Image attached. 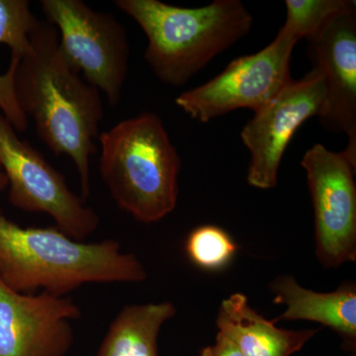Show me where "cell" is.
Listing matches in <instances>:
<instances>
[{
    "label": "cell",
    "mask_w": 356,
    "mask_h": 356,
    "mask_svg": "<svg viewBox=\"0 0 356 356\" xmlns=\"http://www.w3.org/2000/svg\"><path fill=\"white\" fill-rule=\"evenodd\" d=\"M14 88L40 140L76 165L81 197L86 200L91 192L90 159L104 117L102 93L65 63L57 29L47 21L39 20L30 34V49L16 67Z\"/></svg>",
    "instance_id": "6da1fadb"
},
{
    "label": "cell",
    "mask_w": 356,
    "mask_h": 356,
    "mask_svg": "<svg viewBox=\"0 0 356 356\" xmlns=\"http://www.w3.org/2000/svg\"><path fill=\"white\" fill-rule=\"evenodd\" d=\"M146 267L115 240L81 242L57 227H21L0 209V280L25 294L69 296L88 284L140 283Z\"/></svg>",
    "instance_id": "7a4b0ae2"
},
{
    "label": "cell",
    "mask_w": 356,
    "mask_h": 356,
    "mask_svg": "<svg viewBox=\"0 0 356 356\" xmlns=\"http://www.w3.org/2000/svg\"><path fill=\"white\" fill-rule=\"evenodd\" d=\"M147 39L145 60L161 83L179 88L242 40L254 17L240 0L185 8L159 0H115Z\"/></svg>",
    "instance_id": "3957f363"
},
{
    "label": "cell",
    "mask_w": 356,
    "mask_h": 356,
    "mask_svg": "<svg viewBox=\"0 0 356 356\" xmlns=\"http://www.w3.org/2000/svg\"><path fill=\"white\" fill-rule=\"evenodd\" d=\"M98 140L100 175L122 211L153 224L175 209L181 159L158 114L119 122Z\"/></svg>",
    "instance_id": "277c9868"
},
{
    "label": "cell",
    "mask_w": 356,
    "mask_h": 356,
    "mask_svg": "<svg viewBox=\"0 0 356 356\" xmlns=\"http://www.w3.org/2000/svg\"><path fill=\"white\" fill-rule=\"evenodd\" d=\"M40 6L47 22L60 33L58 49L65 63L116 106L129 72L125 27L113 14L95 10L81 0H42Z\"/></svg>",
    "instance_id": "5b68a950"
},
{
    "label": "cell",
    "mask_w": 356,
    "mask_h": 356,
    "mask_svg": "<svg viewBox=\"0 0 356 356\" xmlns=\"http://www.w3.org/2000/svg\"><path fill=\"white\" fill-rule=\"evenodd\" d=\"M0 166L8 182V200L17 209L44 213L65 235L81 242L98 229L99 216L86 199L70 191L58 172L27 140H21L0 113Z\"/></svg>",
    "instance_id": "8992f818"
},
{
    "label": "cell",
    "mask_w": 356,
    "mask_h": 356,
    "mask_svg": "<svg viewBox=\"0 0 356 356\" xmlns=\"http://www.w3.org/2000/svg\"><path fill=\"white\" fill-rule=\"evenodd\" d=\"M298 42L281 27L266 48L232 60L207 83L178 95L175 104L202 123L238 109L257 111L292 81V53Z\"/></svg>",
    "instance_id": "52a82bcc"
},
{
    "label": "cell",
    "mask_w": 356,
    "mask_h": 356,
    "mask_svg": "<svg viewBox=\"0 0 356 356\" xmlns=\"http://www.w3.org/2000/svg\"><path fill=\"white\" fill-rule=\"evenodd\" d=\"M306 172L315 218L316 255L325 268L356 259V166L322 144L307 149Z\"/></svg>",
    "instance_id": "ba28073f"
},
{
    "label": "cell",
    "mask_w": 356,
    "mask_h": 356,
    "mask_svg": "<svg viewBox=\"0 0 356 356\" xmlns=\"http://www.w3.org/2000/svg\"><path fill=\"white\" fill-rule=\"evenodd\" d=\"M325 98L324 76L312 67L254 112L241 132L250 153L247 177L250 186L262 191L276 186L281 161L293 136L307 120L320 115Z\"/></svg>",
    "instance_id": "9c48e42d"
},
{
    "label": "cell",
    "mask_w": 356,
    "mask_h": 356,
    "mask_svg": "<svg viewBox=\"0 0 356 356\" xmlns=\"http://www.w3.org/2000/svg\"><path fill=\"white\" fill-rule=\"evenodd\" d=\"M81 316L70 296L25 294L0 280V356H65Z\"/></svg>",
    "instance_id": "30bf717a"
},
{
    "label": "cell",
    "mask_w": 356,
    "mask_h": 356,
    "mask_svg": "<svg viewBox=\"0 0 356 356\" xmlns=\"http://www.w3.org/2000/svg\"><path fill=\"white\" fill-rule=\"evenodd\" d=\"M307 55L325 79L321 125L348 138L343 153L356 166V6L307 40Z\"/></svg>",
    "instance_id": "8fae6325"
},
{
    "label": "cell",
    "mask_w": 356,
    "mask_h": 356,
    "mask_svg": "<svg viewBox=\"0 0 356 356\" xmlns=\"http://www.w3.org/2000/svg\"><path fill=\"white\" fill-rule=\"evenodd\" d=\"M274 303L285 306L278 321H310L329 327L343 339L344 348L355 350L356 284L343 281L329 293L313 291L302 287L294 276L280 275L269 284Z\"/></svg>",
    "instance_id": "7c38bea8"
},
{
    "label": "cell",
    "mask_w": 356,
    "mask_h": 356,
    "mask_svg": "<svg viewBox=\"0 0 356 356\" xmlns=\"http://www.w3.org/2000/svg\"><path fill=\"white\" fill-rule=\"evenodd\" d=\"M216 325L220 334L243 356H291L301 350L320 329L283 330L250 307L248 297L235 293L222 300Z\"/></svg>",
    "instance_id": "4fadbf2b"
},
{
    "label": "cell",
    "mask_w": 356,
    "mask_h": 356,
    "mask_svg": "<svg viewBox=\"0 0 356 356\" xmlns=\"http://www.w3.org/2000/svg\"><path fill=\"white\" fill-rule=\"evenodd\" d=\"M38 22L27 0H0V110L20 133L27 130L28 117L16 98L14 76Z\"/></svg>",
    "instance_id": "5bb4252c"
},
{
    "label": "cell",
    "mask_w": 356,
    "mask_h": 356,
    "mask_svg": "<svg viewBox=\"0 0 356 356\" xmlns=\"http://www.w3.org/2000/svg\"><path fill=\"white\" fill-rule=\"evenodd\" d=\"M177 315L172 302L123 307L110 323L97 356H159V332Z\"/></svg>",
    "instance_id": "9a60e30c"
},
{
    "label": "cell",
    "mask_w": 356,
    "mask_h": 356,
    "mask_svg": "<svg viewBox=\"0 0 356 356\" xmlns=\"http://www.w3.org/2000/svg\"><path fill=\"white\" fill-rule=\"evenodd\" d=\"M235 241L225 229L214 225L194 229L187 236L185 252L189 261L208 271H218L229 266L236 254Z\"/></svg>",
    "instance_id": "2e32d148"
},
{
    "label": "cell",
    "mask_w": 356,
    "mask_h": 356,
    "mask_svg": "<svg viewBox=\"0 0 356 356\" xmlns=\"http://www.w3.org/2000/svg\"><path fill=\"white\" fill-rule=\"evenodd\" d=\"M355 4L351 0H286V19L282 28L299 41L308 40Z\"/></svg>",
    "instance_id": "e0dca14e"
},
{
    "label": "cell",
    "mask_w": 356,
    "mask_h": 356,
    "mask_svg": "<svg viewBox=\"0 0 356 356\" xmlns=\"http://www.w3.org/2000/svg\"><path fill=\"white\" fill-rule=\"evenodd\" d=\"M200 356H243L226 337L218 332L216 341L201 350Z\"/></svg>",
    "instance_id": "ac0fdd59"
},
{
    "label": "cell",
    "mask_w": 356,
    "mask_h": 356,
    "mask_svg": "<svg viewBox=\"0 0 356 356\" xmlns=\"http://www.w3.org/2000/svg\"><path fill=\"white\" fill-rule=\"evenodd\" d=\"M8 186V182H7V178L4 175L3 170H2L1 166H0V192L6 191Z\"/></svg>",
    "instance_id": "d6986e66"
},
{
    "label": "cell",
    "mask_w": 356,
    "mask_h": 356,
    "mask_svg": "<svg viewBox=\"0 0 356 356\" xmlns=\"http://www.w3.org/2000/svg\"><path fill=\"white\" fill-rule=\"evenodd\" d=\"M350 356H355V355H350Z\"/></svg>",
    "instance_id": "ffe728a7"
}]
</instances>
